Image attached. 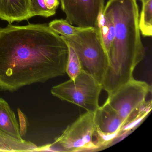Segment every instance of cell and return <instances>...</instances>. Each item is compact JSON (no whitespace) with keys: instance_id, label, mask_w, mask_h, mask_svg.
Masks as SVG:
<instances>
[{"instance_id":"6da1fadb","label":"cell","mask_w":152,"mask_h":152,"mask_svg":"<svg viewBox=\"0 0 152 152\" xmlns=\"http://www.w3.org/2000/svg\"><path fill=\"white\" fill-rule=\"evenodd\" d=\"M68 56L66 41L47 24L0 28V90L64 75Z\"/></svg>"},{"instance_id":"7a4b0ae2","label":"cell","mask_w":152,"mask_h":152,"mask_svg":"<svg viewBox=\"0 0 152 152\" xmlns=\"http://www.w3.org/2000/svg\"><path fill=\"white\" fill-rule=\"evenodd\" d=\"M104 10L111 16L115 29L102 83L103 89L109 96L133 79L135 68L145 57V49L137 0H108Z\"/></svg>"},{"instance_id":"3957f363","label":"cell","mask_w":152,"mask_h":152,"mask_svg":"<svg viewBox=\"0 0 152 152\" xmlns=\"http://www.w3.org/2000/svg\"><path fill=\"white\" fill-rule=\"evenodd\" d=\"M62 37L77 54L83 71L102 85L108 58L96 29L81 27L74 36Z\"/></svg>"},{"instance_id":"277c9868","label":"cell","mask_w":152,"mask_h":152,"mask_svg":"<svg viewBox=\"0 0 152 152\" xmlns=\"http://www.w3.org/2000/svg\"><path fill=\"white\" fill-rule=\"evenodd\" d=\"M94 113L87 112L69 124L52 144L38 147V151L79 152L98 149L95 140Z\"/></svg>"},{"instance_id":"5b68a950","label":"cell","mask_w":152,"mask_h":152,"mask_svg":"<svg viewBox=\"0 0 152 152\" xmlns=\"http://www.w3.org/2000/svg\"><path fill=\"white\" fill-rule=\"evenodd\" d=\"M102 85L88 73L82 71L74 80H70L51 89L53 96L94 113L99 107Z\"/></svg>"},{"instance_id":"8992f818","label":"cell","mask_w":152,"mask_h":152,"mask_svg":"<svg viewBox=\"0 0 152 152\" xmlns=\"http://www.w3.org/2000/svg\"><path fill=\"white\" fill-rule=\"evenodd\" d=\"M151 90L146 82L133 78L108 96L106 101L119 114L125 125L150 107V103L146 101V98Z\"/></svg>"},{"instance_id":"52a82bcc","label":"cell","mask_w":152,"mask_h":152,"mask_svg":"<svg viewBox=\"0 0 152 152\" xmlns=\"http://www.w3.org/2000/svg\"><path fill=\"white\" fill-rule=\"evenodd\" d=\"M95 142L98 148L106 146L122 134L125 122L106 101L94 112Z\"/></svg>"},{"instance_id":"ba28073f","label":"cell","mask_w":152,"mask_h":152,"mask_svg":"<svg viewBox=\"0 0 152 152\" xmlns=\"http://www.w3.org/2000/svg\"><path fill=\"white\" fill-rule=\"evenodd\" d=\"M66 20L82 28L96 27L98 18L104 7V0H60Z\"/></svg>"},{"instance_id":"9c48e42d","label":"cell","mask_w":152,"mask_h":152,"mask_svg":"<svg viewBox=\"0 0 152 152\" xmlns=\"http://www.w3.org/2000/svg\"><path fill=\"white\" fill-rule=\"evenodd\" d=\"M31 0H0V19L10 23L28 20Z\"/></svg>"},{"instance_id":"30bf717a","label":"cell","mask_w":152,"mask_h":152,"mask_svg":"<svg viewBox=\"0 0 152 152\" xmlns=\"http://www.w3.org/2000/svg\"><path fill=\"white\" fill-rule=\"evenodd\" d=\"M0 131L15 139L24 140L15 113L8 103L1 97Z\"/></svg>"},{"instance_id":"8fae6325","label":"cell","mask_w":152,"mask_h":152,"mask_svg":"<svg viewBox=\"0 0 152 152\" xmlns=\"http://www.w3.org/2000/svg\"><path fill=\"white\" fill-rule=\"evenodd\" d=\"M96 29L104 49L108 54L115 39V29L110 15L103 10L98 18Z\"/></svg>"},{"instance_id":"7c38bea8","label":"cell","mask_w":152,"mask_h":152,"mask_svg":"<svg viewBox=\"0 0 152 152\" xmlns=\"http://www.w3.org/2000/svg\"><path fill=\"white\" fill-rule=\"evenodd\" d=\"M37 148L31 141L18 140L0 131V152H36Z\"/></svg>"},{"instance_id":"4fadbf2b","label":"cell","mask_w":152,"mask_h":152,"mask_svg":"<svg viewBox=\"0 0 152 152\" xmlns=\"http://www.w3.org/2000/svg\"><path fill=\"white\" fill-rule=\"evenodd\" d=\"M142 10L139 17V27L141 34L145 37L152 36V0H140Z\"/></svg>"},{"instance_id":"5bb4252c","label":"cell","mask_w":152,"mask_h":152,"mask_svg":"<svg viewBox=\"0 0 152 152\" xmlns=\"http://www.w3.org/2000/svg\"><path fill=\"white\" fill-rule=\"evenodd\" d=\"M48 25L52 31L64 37H72L75 35L81 28L74 26L66 19H63L53 20Z\"/></svg>"},{"instance_id":"9a60e30c","label":"cell","mask_w":152,"mask_h":152,"mask_svg":"<svg viewBox=\"0 0 152 152\" xmlns=\"http://www.w3.org/2000/svg\"><path fill=\"white\" fill-rule=\"evenodd\" d=\"M68 46V56L66 68V73L70 80H74L83 71L80 59L72 48Z\"/></svg>"},{"instance_id":"2e32d148","label":"cell","mask_w":152,"mask_h":152,"mask_svg":"<svg viewBox=\"0 0 152 152\" xmlns=\"http://www.w3.org/2000/svg\"><path fill=\"white\" fill-rule=\"evenodd\" d=\"M30 12L32 17L40 16L48 18L54 16L46 7L44 0H31Z\"/></svg>"},{"instance_id":"e0dca14e","label":"cell","mask_w":152,"mask_h":152,"mask_svg":"<svg viewBox=\"0 0 152 152\" xmlns=\"http://www.w3.org/2000/svg\"><path fill=\"white\" fill-rule=\"evenodd\" d=\"M46 7L48 10L53 14L55 15L57 9L59 5L58 0H44Z\"/></svg>"}]
</instances>
